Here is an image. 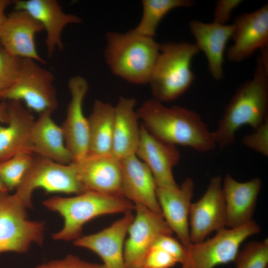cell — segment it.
I'll list each match as a JSON object with an SVG mask.
<instances>
[{"instance_id": "cell-1", "label": "cell", "mask_w": 268, "mask_h": 268, "mask_svg": "<svg viewBox=\"0 0 268 268\" xmlns=\"http://www.w3.org/2000/svg\"><path fill=\"white\" fill-rule=\"evenodd\" d=\"M136 113L146 130L163 142L204 152L216 147L212 132L194 111L178 106L167 107L152 99L144 102Z\"/></svg>"}, {"instance_id": "cell-2", "label": "cell", "mask_w": 268, "mask_h": 268, "mask_svg": "<svg viewBox=\"0 0 268 268\" xmlns=\"http://www.w3.org/2000/svg\"><path fill=\"white\" fill-rule=\"evenodd\" d=\"M268 52L258 58L253 77L236 90L212 132L216 146L232 144L238 130L245 125L256 129L268 119Z\"/></svg>"}, {"instance_id": "cell-3", "label": "cell", "mask_w": 268, "mask_h": 268, "mask_svg": "<svg viewBox=\"0 0 268 268\" xmlns=\"http://www.w3.org/2000/svg\"><path fill=\"white\" fill-rule=\"evenodd\" d=\"M106 40L104 56L112 73L133 84L148 83L161 44L133 29L125 33L108 32Z\"/></svg>"}, {"instance_id": "cell-4", "label": "cell", "mask_w": 268, "mask_h": 268, "mask_svg": "<svg viewBox=\"0 0 268 268\" xmlns=\"http://www.w3.org/2000/svg\"><path fill=\"white\" fill-rule=\"evenodd\" d=\"M42 203L63 217V228L52 236L54 240L63 241H74L80 237L84 225L96 217L134 209V205L124 197L89 191L69 198L54 196Z\"/></svg>"}, {"instance_id": "cell-5", "label": "cell", "mask_w": 268, "mask_h": 268, "mask_svg": "<svg viewBox=\"0 0 268 268\" xmlns=\"http://www.w3.org/2000/svg\"><path fill=\"white\" fill-rule=\"evenodd\" d=\"M199 50L188 42L161 44L160 51L148 84L153 99L169 102L178 98L191 86L195 74L191 69L193 58Z\"/></svg>"}, {"instance_id": "cell-6", "label": "cell", "mask_w": 268, "mask_h": 268, "mask_svg": "<svg viewBox=\"0 0 268 268\" xmlns=\"http://www.w3.org/2000/svg\"><path fill=\"white\" fill-rule=\"evenodd\" d=\"M42 188L48 193L75 194L86 192L73 161L63 164L37 155L34 156L14 193L28 208L32 206L33 191Z\"/></svg>"}, {"instance_id": "cell-7", "label": "cell", "mask_w": 268, "mask_h": 268, "mask_svg": "<svg viewBox=\"0 0 268 268\" xmlns=\"http://www.w3.org/2000/svg\"><path fill=\"white\" fill-rule=\"evenodd\" d=\"M26 209L15 194L0 192V254L23 253L42 244L44 222L28 220Z\"/></svg>"}, {"instance_id": "cell-8", "label": "cell", "mask_w": 268, "mask_h": 268, "mask_svg": "<svg viewBox=\"0 0 268 268\" xmlns=\"http://www.w3.org/2000/svg\"><path fill=\"white\" fill-rule=\"evenodd\" d=\"M30 59H22L16 79L0 94V99L24 102L28 110L39 114L58 107L55 77L50 71Z\"/></svg>"}, {"instance_id": "cell-9", "label": "cell", "mask_w": 268, "mask_h": 268, "mask_svg": "<svg viewBox=\"0 0 268 268\" xmlns=\"http://www.w3.org/2000/svg\"><path fill=\"white\" fill-rule=\"evenodd\" d=\"M260 231V226L254 220L238 227L223 228L210 239L191 243L186 248L182 268H214L234 262L242 243Z\"/></svg>"}, {"instance_id": "cell-10", "label": "cell", "mask_w": 268, "mask_h": 268, "mask_svg": "<svg viewBox=\"0 0 268 268\" xmlns=\"http://www.w3.org/2000/svg\"><path fill=\"white\" fill-rule=\"evenodd\" d=\"M135 214L125 242L124 258L126 268L142 266L144 259L155 240L162 235L173 233L162 215L141 204H134Z\"/></svg>"}, {"instance_id": "cell-11", "label": "cell", "mask_w": 268, "mask_h": 268, "mask_svg": "<svg viewBox=\"0 0 268 268\" xmlns=\"http://www.w3.org/2000/svg\"><path fill=\"white\" fill-rule=\"evenodd\" d=\"M222 179L211 178L206 191L190 211V236L192 243L204 241L212 232L225 227V206L222 190Z\"/></svg>"}, {"instance_id": "cell-12", "label": "cell", "mask_w": 268, "mask_h": 268, "mask_svg": "<svg viewBox=\"0 0 268 268\" xmlns=\"http://www.w3.org/2000/svg\"><path fill=\"white\" fill-rule=\"evenodd\" d=\"M68 87L71 98L61 127L66 145L72 156L73 161H78L85 157L88 151V122L82 108L88 84L85 78L76 75L69 79Z\"/></svg>"}, {"instance_id": "cell-13", "label": "cell", "mask_w": 268, "mask_h": 268, "mask_svg": "<svg viewBox=\"0 0 268 268\" xmlns=\"http://www.w3.org/2000/svg\"><path fill=\"white\" fill-rule=\"evenodd\" d=\"M233 25L231 37L233 44L227 52V58L230 61L239 62L259 49H268V3L253 12L239 15Z\"/></svg>"}, {"instance_id": "cell-14", "label": "cell", "mask_w": 268, "mask_h": 268, "mask_svg": "<svg viewBox=\"0 0 268 268\" xmlns=\"http://www.w3.org/2000/svg\"><path fill=\"white\" fill-rule=\"evenodd\" d=\"M42 30V25L26 11L14 10L6 15L0 28V45L11 55L45 64L35 40L36 34Z\"/></svg>"}, {"instance_id": "cell-15", "label": "cell", "mask_w": 268, "mask_h": 268, "mask_svg": "<svg viewBox=\"0 0 268 268\" xmlns=\"http://www.w3.org/2000/svg\"><path fill=\"white\" fill-rule=\"evenodd\" d=\"M194 189V183L190 178H186L180 186L156 189L163 217L186 249L192 243L189 216Z\"/></svg>"}, {"instance_id": "cell-16", "label": "cell", "mask_w": 268, "mask_h": 268, "mask_svg": "<svg viewBox=\"0 0 268 268\" xmlns=\"http://www.w3.org/2000/svg\"><path fill=\"white\" fill-rule=\"evenodd\" d=\"M14 10H24L38 21L46 33L45 45L49 57L56 49L63 50L62 32L68 24H78L81 19L67 13L56 0H15Z\"/></svg>"}, {"instance_id": "cell-17", "label": "cell", "mask_w": 268, "mask_h": 268, "mask_svg": "<svg viewBox=\"0 0 268 268\" xmlns=\"http://www.w3.org/2000/svg\"><path fill=\"white\" fill-rule=\"evenodd\" d=\"M74 162L86 192L122 197L120 160L112 153L87 155L83 159Z\"/></svg>"}, {"instance_id": "cell-18", "label": "cell", "mask_w": 268, "mask_h": 268, "mask_svg": "<svg viewBox=\"0 0 268 268\" xmlns=\"http://www.w3.org/2000/svg\"><path fill=\"white\" fill-rule=\"evenodd\" d=\"M134 218L132 211L125 213L107 228L96 233L81 236L73 244L97 254L106 268H126L124 258L125 240Z\"/></svg>"}, {"instance_id": "cell-19", "label": "cell", "mask_w": 268, "mask_h": 268, "mask_svg": "<svg viewBox=\"0 0 268 268\" xmlns=\"http://www.w3.org/2000/svg\"><path fill=\"white\" fill-rule=\"evenodd\" d=\"M120 163L122 197L134 205L141 204L162 215L156 196V184L147 165L136 154L120 160Z\"/></svg>"}, {"instance_id": "cell-20", "label": "cell", "mask_w": 268, "mask_h": 268, "mask_svg": "<svg viewBox=\"0 0 268 268\" xmlns=\"http://www.w3.org/2000/svg\"><path fill=\"white\" fill-rule=\"evenodd\" d=\"M150 169L157 188L178 185L172 169L179 162L180 155L175 145L165 143L151 135L142 125L139 142L135 153Z\"/></svg>"}, {"instance_id": "cell-21", "label": "cell", "mask_w": 268, "mask_h": 268, "mask_svg": "<svg viewBox=\"0 0 268 268\" xmlns=\"http://www.w3.org/2000/svg\"><path fill=\"white\" fill-rule=\"evenodd\" d=\"M262 186L259 178L240 182L230 174L222 184L225 206V226L235 228L251 221Z\"/></svg>"}, {"instance_id": "cell-22", "label": "cell", "mask_w": 268, "mask_h": 268, "mask_svg": "<svg viewBox=\"0 0 268 268\" xmlns=\"http://www.w3.org/2000/svg\"><path fill=\"white\" fill-rule=\"evenodd\" d=\"M7 111V125H0V162L20 153H33V115L19 101H9Z\"/></svg>"}, {"instance_id": "cell-23", "label": "cell", "mask_w": 268, "mask_h": 268, "mask_svg": "<svg viewBox=\"0 0 268 268\" xmlns=\"http://www.w3.org/2000/svg\"><path fill=\"white\" fill-rule=\"evenodd\" d=\"M189 27L196 40L195 44L206 57L211 75L217 80L221 79L223 77L224 52L232 36L233 24L221 25L192 20Z\"/></svg>"}, {"instance_id": "cell-24", "label": "cell", "mask_w": 268, "mask_h": 268, "mask_svg": "<svg viewBox=\"0 0 268 268\" xmlns=\"http://www.w3.org/2000/svg\"><path fill=\"white\" fill-rule=\"evenodd\" d=\"M53 111L39 114L31 131L33 153L63 164L73 162L72 156L66 145L61 127L52 117Z\"/></svg>"}, {"instance_id": "cell-25", "label": "cell", "mask_w": 268, "mask_h": 268, "mask_svg": "<svg viewBox=\"0 0 268 268\" xmlns=\"http://www.w3.org/2000/svg\"><path fill=\"white\" fill-rule=\"evenodd\" d=\"M135 104L134 99L122 97L115 106L112 154L120 160L135 154L139 142L140 126Z\"/></svg>"}, {"instance_id": "cell-26", "label": "cell", "mask_w": 268, "mask_h": 268, "mask_svg": "<svg viewBox=\"0 0 268 268\" xmlns=\"http://www.w3.org/2000/svg\"><path fill=\"white\" fill-rule=\"evenodd\" d=\"M87 119L89 127L87 155L112 153L115 106L109 103L96 100Z\"/></svg>"}, {"instance_id": "cell-27", "label": "cell", "mask_w": 268, "mask_h": 268, "mask_svg": "<svg viewBox=\"0 0 268 268\" xmlns=\"http://www.w3.org/2000/svg\"><path fill=\"white\" fill-rule=\"evenodd\" d=\"M191 0H143V12L140 22L133 30L140 35L154 38L162 19L172 9L192 6Z\"/></svg>"}, {"instance_id": "cell-28", "label": "cell", "mask_w": 268, "mask_h": 268, "mask_svg": "<svg viewBox=\"0 0 268 268\" xmlns=\"http://www.w3.org/2000/svg\"><path fill=\"white\" fill-rule=\"evenodd\" d=\"M22 153L0 162V180L8 191L16 190L21 182L33 157Z\"/></svg>"}, {"instance_id": "cell-29", "label": "cell", "mask_w": 268, "mask_h": 268, "mask_svg": "<svg viewBox=\"0 0 268 268\" xmlns=\"http://www.w3.org/2000/svg\"><path fill=\"white\" fill-rule=\"evenodd\" d=\"M236 268H267L268 241H253L239 252L234 261Z\"/></svg>"}, {"instance_id": "cell-30", "label": "cell", "mask_w": 268, "mask_h": 268, "mask_svg": "<svg viewBox=\"0 0 268 268\" xmlns=\"http://www.w3.org/2000/svg\"><path fill=\"white\" fill-rule=\"evenodd\" d=\"M22 60L9 54L0 45V94L16 79Z\"/></svg>"}, {"instance_id": "cell-31", "label": "cell", "mask_w": 268, "mask_h": 268, "mask_svg": "<svg viewBox=\"0 0 268 268\" xmlns=\"http://www.w3.org/2000/svg\"><path fill=\"white\" fill-rule=\"evenodd\" d=\"M242 142L247 147L268 156V119L250 134L242 137Z\"/></svg>"}, {"instance_id": "cell-32", "label": "cell", "mask_w": 268, "mask_h": 268, "mask_svg": "<svg viewBox=\"0 0 268 268\" xmlns=\"http://www.w3.org/2000/svg\"><path fill=\"white\" fill-rule=\"evenodd\" d=\"M152 247L159 248L165 251L182 265L186 258V249L182 244L171 235H162L154 241Z\"/></svg>"}, {"instance_id": "cell-33", "label": "cell", "mask_w": 268, "mask_h": 268, "mask_svg": "<svg viewBox=\"0 0 268 268\" xmlns=\"http://www.w3.org/2000/svg\"><path fill=\"white\" fill-rule=\"evenodd\" d=\"M177 262L170 254L156 247H151L146 254L141 267L144 268H171Z\"/></svg>"}, {"instance_id": "cell-34", "label": "cell", "mask_w": 268, "mask_h": 268, "mask_svg": "<svg viewBox=\"0 0 268 268\" xmlns=\"http://www.w3.org/2000/svg\"><path fill=\"white\" fill-rule=\"evenodd\" d=\"M99 266V265L83 261L77 256L70 254L62 259L42 264L36 268H98Z\"/></svg>"}, {"instance_id": "cell-35", "label": "cell", "mask_w": 268, "mask_h": 268, "mask_svg": "<svg viewBox=\"0 0 268 268\" xmlns=\"http://www.w3.org/2000/svg\"><path fill=\"white\" fill-rule=\"evenodd\" d=\"M241 0H219L216 3L214 20L216 23L226 25L232 13L242 2Z\"/></svg>"}, {"instance_id": "cell-36", "label": "cell", "mask_w": 268, "mask_h": 268, "mask_svg": "<svg viewBox=\"0 0 268 268\" xmlns=\"http://www.w3.org/2000/svg\"><path fill=\"white\" fill-rule=\"evenodd\" d=\"M8 121L7 102L0 99V123L7 124Z\"/></svg>"}, {"instance_id": "cell-37", "label": "cell", "mask_w": 268, "mask_h": 268, "mask_svg": "<svg viewBox=\"0 0 268 268\" xmlns=\"http://www.w3.org/2000/svg\"><path fill=\"white\" fill-rule=\"evenodd\" d=\"M14 0H0V28L5 21L6 15L5 10L10 5L13 4Z\"/></svg>"}, {"instance_id": "cell-38", "label": "cell", "mask_w": 268, "mask_h": 268, "mask_svg": "<svg viewBox=\"0 0 268 268\" xmlns=\"http://www.w3.org/2000/svg\"><path fill=\"white\" fill-rule=\"evenodd\" d=\"M8 192L7 190L6 189L5 186L3 185L2 182L0 180V192Z\"/></svg>"}, {"instance_id": "cell-39", "label": "cell", "mask_w": 268, "mask_h": 268, "mask_svg": "<svg viewBox=\"0 0 268 268\" xmlns=\"http://www.w3.org/2000/svg\"><path fill=\"white\" fill-rule=\"evenodd\" d=\"M98 268H106L104 265H99Z\"/></svg>"}, {"instance_id": "cell-40", "label": "cell", "mask_w": 268, "mask_h": 268, "mask_svg": "<svg viewBox=\"0 0 268 268\" xmlns=\"http://www.w3.org/2000/svg\"><path fill=\"white\" fill-rule=\"evenodd\" d=\"M143 268L142 267H138V268Z\"/></svg>"}]
</instances>
